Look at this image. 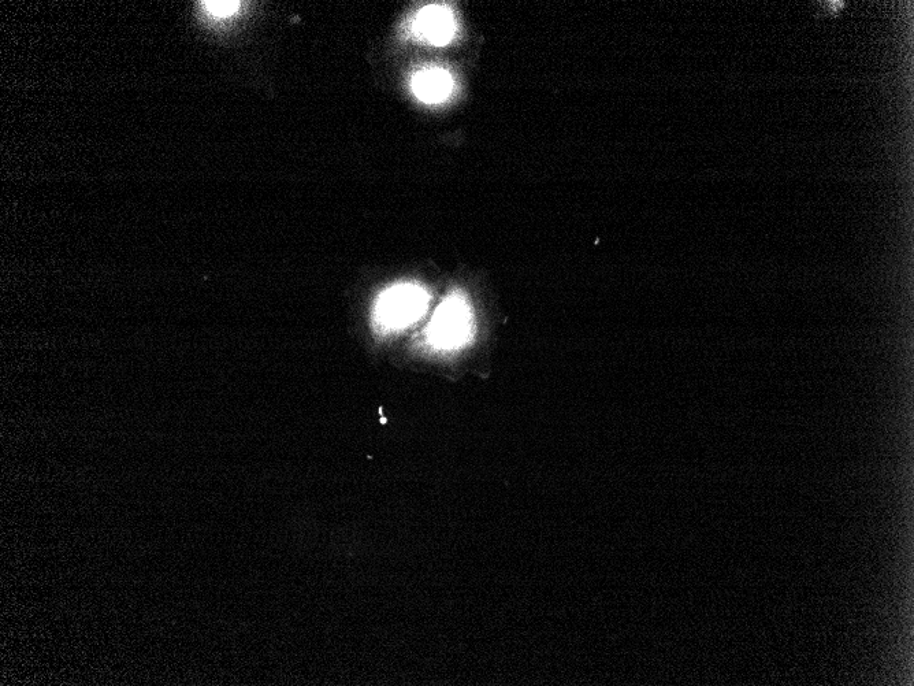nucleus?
<instances>
[{"label": "nucleus", "instance_id": "f257e3e1", "mask_svg": "<svg viewBox=\"0 0 914 686\" xmlns=\"http://www.w3.org/2000/svg\"><path fill=\"white\" fill-rule=\"evenodd\" d=\"M427 303L429 296L425 289L412 284L397 285L381 295L378 318L388 328H404L422 317Z\"/></svg>", "mask_w": 914, "mask_h": 686}, {"label": "nucleus", "instance_id": "f03ea898", "mask_svg": "<svg viewBox=\"0 0 914 686\" xmlns=\"http://www.w3.org/2000/svg\"><path fill=\"white\" fill-rule=\"evenodd\" d=\"M471 332V314L466 299L453 295L438 307L430 322L429 339L434 346L455 348L466 343Z\"/></svg>", "mask_w": 914, "mask_h": 686}, {"label": "nucleus", "instance_id": "7ed1b4c3", "mask_svg": "<svg viewBox=\"0 0 914 686\" xmlns=\"http://www.w3.org/2000/svg\"><path fill=\"white\" fill-rule=\"evenodd\" d=\"M416 31L427 42L445 46L456 32L455 18L445 6H427L416 17Z\"/></svg>", "mask_w": 914, "mask_h": 686}, {"label": "nucleus", "instance_id": "20e7f679", "mask_svg": "<svg viewBox=\"0 0 914 686\" xmlns=\"http://www.w3.org/2000/svg\"><path fill=\"white\" fill-rule=\"evenodd\" d=\"M452 85L451 74L440 68L423 69L412 79V90L416 98L425 103H440L447 99Z\"/></svg>", "mask_w": 914, "mask_h": 686}, {"label": "nucleus", "instance_id": "39448f33", "mask_svg": "<svg viewBox=\"0 0 914 686\" xmlns=\"http://www.w3.org/2000/svg\"><path fill=\"white\" fill-rule=\"evenodd\" d=\"M204 9L215 17H229L240 9V2H204Z\"/></svg>", "mask_w": 914, "mask_h": 686}]
</instances>
